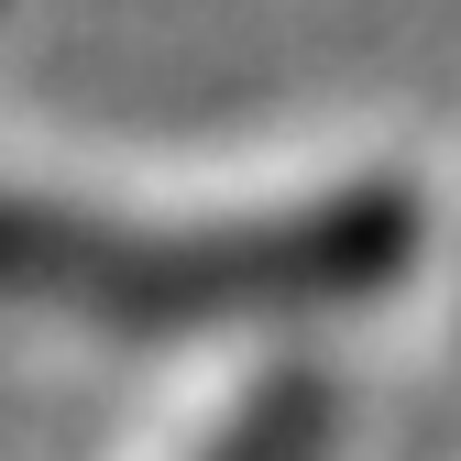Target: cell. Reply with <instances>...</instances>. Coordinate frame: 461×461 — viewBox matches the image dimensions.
<instances>
[{
    "mask_svg": "<svg viewBox=\"0 0 461 461\" xmlns=\"http://www.w3.org/2000/svg\"><path fill=\"white\" fill-rule=\"evenodd\" d=\"M319 439H330V384L308 363H253L230 395L165 429L154 461H319Z\"/></svg>",
    "mask_w": 461,
    "mask_h": 461,
    "instance_id": "obj_2",
    "label": "cell"
},
{
    "mask_svg": "<svg viewBox=\"0 0 461 461\" xmlns=\"http://www.w3.org/2000/svg\"><path fill=\"white\" fill-rule=\"evenodd\" d=\"M418 253V198L395 176H340L264 209H88L0 187V297L88 319V330H220V319H285L363 297Z\"/></svg>",
    "mask_w": 461,
    "mask_h": 461,
    "instance_id": "obj_1",
    "label": "cell"
}]
</instances>
